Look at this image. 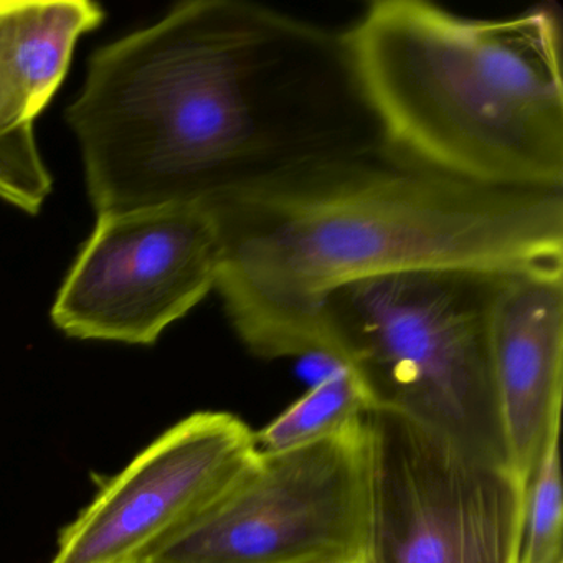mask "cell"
I'll use <instances>...</instances> for the list:
<instances>
[{"mask_svg":"<svg viewBox=\"0 0 563 563\" xmlns=\"http://www.w3.org/2000/svg\"><path fill=\"white\" fill-rule=\"evenodd\" d=\"M98 217L200 206L384 147L341 32L186 0L95 52L67 110Z\"/></svg>","mask_w":563,"mask_h":563,"instance_id":"6da1fadb","label":"cell"},{"mask_svg":"<svg viewBox=\"0 0 563 563\" xmlns=\"http://www.w3.org/2000/svg\"><path fill=\"white\" fill-rule=\"evenodd\" d=\"M206 209L219 235L216 291L240 341L262 358L321 355L322 302L358 279L563 269V190L477 186L385 146Z\"/></svg>","mask_w":563,"mask_h":563,"instance_id":"7a4b0ae2","label":"cell"},{"mask_svg":"<svg viewBox=\"0 0 563 563\" xmlns=\"http://www.w3.org/2000/svg\"><path fill=\"white\" fill-rule=\"evenodd\" d=\"M384 146L453 179L563 190L562 12L375 0L341 32Z\"/></svg>","mask_w":563,"mask_h":563,"instance_id":"3957f363","label":"cell"},{"mask_svg":"<svg viewBox=\"0 0 563 563\" xmlns=\"http://www.w3.org/2000/svg\"><path fill=\"white\" fill-rule=\"evenodd\" d=\"M504 276L407 269L341 286L319 312L321 355L351 368L374 408L509 466L490 351Z\"/></svg>","mask_w":563,"mask_h":563,"instance_id":"277c9868","label":"cell"},{"mask_svg":"<svg viewBox=\"0 0 563 563\" xmlns=\"http://www.w3.org/2000/svg\"><path fill=\"white\" fill-rule=\"evenodd\" d=\"M371 533L367 418L318 443L258 453L150 563H365Z\"/></svg>","mask_w":563,"mask_h":563,"instance_id":"5b68a950","label":"cell"},{"mask_svg":"<svg viewBox=\"0 0 563 563\" xmlns=\"http://www.w3.org/2000/svg\"><path fill=\"white\" fill-rule=\"evenodd\" d=\"M371 433L367 563H520L526 483L397 411Z\"/></svg>","mask_w":563,"mask_h":563,"instance_id":"8992f818","label":"cell"},{"mask_svg":"<svg viewBox=\"0 0 563 563\" xmlns=\"http://www.w3.org/2000/svg\"><path fill=\"white\" fill-rule=\"evenodd\" d=\"M220 245L206 207L100 216L51 318L80 341L153 345L216 289Z\"/></svg>","mask_w":563,"mask_h":563,"instance_id":"52a82bcc","label":"cell"},{"mask_svg":"<svg viewBox=\"0 0 563 563\" xmlns=\"http://www.w3.org/2000/svg\"><path fill=\"white\" fill-rule=\"evenodd\" d=\"M258 456L255 431L203 410L154 438L64 527L48 563H150Z\"/></svg>","mask_w":563,"mask_h":563,"instance_id":"ba28073f","label":"cell"},{"mask_svg":"<svg viewBox=\"0 0 563 563\" xmlns=\"http://www.w3.org/2000/svg\"><path fill=\"white\" fill-rule=\"evenodd\" d=\"M490 351L507 460L527 483L562 417L563 269L504 276Z\"/></svg>","mask_w":563,"mask_h":563,"instance_id":"9c48e42d","label":"cell"},{"mask_svg":"<svg viewBox=\"0 0 563 563\" xmlns=\"http://www.w3.org/2000/svg\"><path fill=\"white\" fill-rule=\"evenodd\" d=\"M104 15L90 0H0V137L34 130Z\"/></svg>","mask_w":563,"mask_h":563,"instance_id":"30bf717a","label":"cell"},{"mask_svg":"<svg viewBox=\"0 0 563 563\" xmlns=\"http://www.w3.org/2000/svg\"><path fill=\"white\" fill-rule=\"evenodd\" d=\"M371 397L351 368L334 367L272 423L256 431L258 453H283L341 433L372 410Z\"/></svg>","mask_w":563,"mask_h":563,"instance_id":"8fae6325","label":"cell"},{"mask_svg":"<svg viewBox=\"0 0 563 563\" xmlns=\"http://www.w3.org/2000/svg\"><path fill=\"white\" fill-rule=\"evenodd\" d=\"M559 434L560 420H556L526 483L520 563H556L563 560Z\"/></svg>","mask_w":563,"mask_h":563,"instance_id":"7c38bea8","label":"cell"},{"mask_svg":"<svg viewBox=\"0 0 563 563\" xmlns=\"http://www.w3.org/2000/svg\"><path fill=\"white\" fill-rule=\"evenodd\" d=\"M54 189L34 130L0 137V200L37 216Z\"/></svg>","mask_w":563,"mask_h":563,"instance_id":"4fadbf2b","label":"cell"},{"mask_svg":"<svg viewBox=\"0 0 563 563\" xmlns=\"http://www.w3.org/2000/svg\"><path fill=\"white\" fill-rule=\"evenodd\" d=\"M556 563H563V560H560V562H556Z\"/></svg>","mask_w":563,"mask_h":563,"instance_id":"5bb4252c","label":"cell"},{"mask_svg":"<svg viewBox=\"0 0 563 563\" xmlns=\"http://www.w3.org/2000/svg\"><path fill=\"white\" fill-rule=\"evenodd\" d=\"M365 563H367V560H365Z\"/></svg>","mask_w":563,"mask_h":563,"instance_id":"9a60e30c","label":"cell"}]
</instances>
